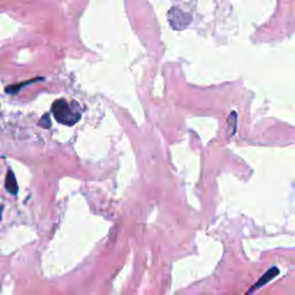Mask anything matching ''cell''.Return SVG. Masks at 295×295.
Masks as SVG:
<instances>
[{"instance_id": "cell-1", "label": "cell", "mask_w": 295, "mask_h": 295, "mask_svg": "<svg viewBox=\"0 0 295 295\" xmlns=\"http://www.w3.org/2000/svg\"><path fill=\"white\" fill-rule=\"evenodd\" d=\"M52 113L56 120L62 125L73 126L81 119V113L65 99H58L53 103Z\"/></svg>"}, {"instance_id": "cell-2", "label": "cell", "mask_w": 295, "mask_h": 295, "mask_svg": "<svg viewBox=\"0 0 295 295\" xmlns=\"http://www.w3.org/2000/svg\"><path fill=\"white\" fill-rule=\"evenodd\" d=\"M186 18H190V16H187L179 8H172L169 13V20L174 29L180 30L188 26L190 20H186Z\"/></svg>"}, {"instance_id": "cell-3", "label": "cell", "mask_w": 295, "mask_h": 295, "mask_svg": "<svg viewBox=\"0 0 295 295\" xmlns=\"http://www.w3.org/2000/svg\"><path fill=\"white\" fill-rule=\"evenodd\" d=\"M278 274H279V269H278L277 266H272L269 271H266V272L260 278V280L256 281V283H255L253 286L249 288V291H248L244 295H251L254 292H256L257 290H260V288H262L266 284L270 283V281L274 279Z\"/></svg>"}, {"instance_id": "cell-4", "label": "cell", "mask_w": 295, "mask_h": 295, "mask_svg": "<svg viewBox=\"0 0 295 295\" xmlns=\"http://www.w3.org/2000/svg\"><path fill=\"white\" fill-rule=\"evenodd\" d=\"M5 187L6 190H7L9 194H12V195H16V194H18V182H16V177L12 170H9L7 172V176H6Z\"/></svg>"}, {"instance_id": "cell-5", "label": "cell", "mask_w": 295, "mask_h": 295, "mask_svg": "<svg viewBox=\"0 0 295 295\" xmlns=\"http://www.w3.org/2000/svg\"><path fill=\"white\" fill-rule=\"evenodd\" d=\"M39 80H43L42 78H38V79H33V80H30V81H26V82H22L20 83V85H15V86H9L6 88V92L7 93H16L19 91L20 89H22L23 87L27 86V85H30V83H33L36 81H39Z\"/></svg>"}, {"instance_id": "cell-6", "label": "cell", "mask_w": 295, "mask_h": 295, "mask_svg": "<svg viewBox=\"0 0 295 295\" xmlns=\"http://www.w3.org/2000/svg\"><path fill=\"white\" fill-rule=\"evenodd\" d=\"M38 125L41 127H43V128H50V126H51V122H50L49 116L45 115L44 117H43V118L39 120Z\"/></svg>"}, {"instance_id": "cell-7", "label": "cell", "mask_w": 295, "mask_h": 295, "mask_svg": "<svg viewBox=\"0 0 295 295\" xmlns=\"http://www.w3.org/2000/svg\"><path fill=\"white\" fill-rule=\"evenodd\" d=\"M1 214H2V206H0V219H1Z\"/></svg>"}]
</instances>
